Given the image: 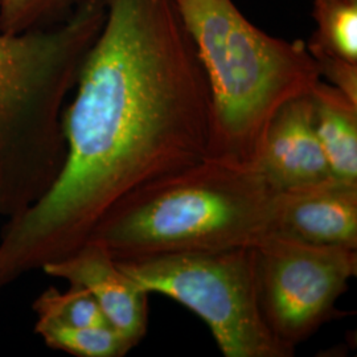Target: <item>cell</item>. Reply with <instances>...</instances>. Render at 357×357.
Wrapping results in <instances>:
<instances>
[{
  "instance_id": "1",
  "label": "cell",
  "mask_w": 357,
  "mask_h": 357,
  "mask_svg": "<svg viewBox=\"0 0 357 357\" xmlns=\"http://www.w3.org/2000/svg\"><path fill=\"white\" fill-rule=\"evenodd\" d=\"M76 86L63 167L0 240V290L73 253L131 193L211 153L209 84L172 0H107Z\"/></svg>"
},
{
  "instance_id": "2",
  "label": "cell",
  "mask_w": 357,
  "mask_h": 357,
  "mask_svg": "<svg viewBox=\"0 0 357 357\" xmlns=\"http://www.w3.org/2000/svg\"><path fill=\"white\" fill-rule=\"evenodd\" d=\"M278 193L258 167L209 155L131 193L89 238L115 261L255 248L274 233Z\"/></svg>"
},
{
  "instance_id": "3",
  "label": "cell",
  "mask_w": 357,
  "mask_h": 357,
  "mask_svg": "<svg viewBox=\"0 0 357 357\" xmlns=\"http://www.w3.org/2000/svg\"><path fill=\"white\" fill-rule=\"evenodd\" d=\"M105 15L106 0H84L59 26L0 31V216L23 213L59 175L65 98Z\"/></svg>"
},
{
  "instance_id": "4",
  "label": "cell",
  "mask_w": 357,
  "mask_h": 357,
  "mask_svg": "<svg viewBox=\"0 0 357 357\" xmlns=\"http://www.w3.org/2000/svg\"><path fill=\"white\" fill-rule=\"evenodd\" d=\"M208 78L211 156L255 166L282 106L310 94L321 79L302 40L270 36L233 0H172Z\"/></svg>"
},
{
  "instance_id": "5",
  "label": "cell",
  "mask_w": 357,
  "mask_h": 357,
  "mask_svg": "<svg viewBox=\"0 0 357 357\" xmlns=\"http://www.w3.org/2000/svg\"><path fill=\"white\" fill-rule=\"evenodd\" d=\"M147 293L163 294L204 320L225 357H293L259 306L255 248L116 261Z\"/></svg>"
},
{
  "instance_id": "6",
  "label": "cell",
  "mask_w": 357,
  "mask_h": 357,
  "mask_svg": "<svg viewBox=\"0 0 357 357\" xmlns=\"http://www.w3.org/2000/svg\"><path fill=\"white\" fill-rule=\"evenodd\" d=\"M258 299L270 330L296 347L332 318L357 274V249L270 233L255 246Z\"/></svg>"
},
{
  "instance_id": "7",
  "label": "cell",
  "mask_w": 357,
  "mask_h": 357,
  "mask_svg": "<svg viewBox=\"0 0 357 357\" xmlns=\"http://www.w3.org/2000/svg\"><path fill=\"white\" fill-rule=\"evenodd\" d=\"M53 278L86 289L101 307L107 323L134 345L149 324V294L118 266L101 241L88 238L73 253L43 265Z\"/></svg>"
},
{
  "instance_id": "8",
  "label": "cell",
  "mask_w": 357,
  "mask_h": 357,
  "mask_svg": "<svg viewBox=\"0 0 357 357\" xmlns=\"http://www.w3.org/2000/svg\"><path fill=\"white\" fill-rule=\"evenodd\" d=\"M274 231L305 243L357 249V181L332 176L280 192Z\"/></svg>"
},
{
  "instance_id": "9",
  "label": "cell",
  "mask_w": 357,
  "mask_h": 357,
  "mask_svg": "<svg viewBox=\"0 0 357 357\" xmlns=\"http://www.w3.org/2000/svg\"><path fill=\"white\" fill-rule=\"evenodd\" d=\"M255 166L278 192L333 176L314 128L311 93L286 103L274 115Z\"/></svg>"
},
{
  "instance_id": "10",
  "label": "cell",
  "mask_w": 357,
  "mask_h": 357,
  "mask_svg": "<svg viewBox=\"0 0 357 357\" xmlns=\"http://www.w3.org/2000/svg\"><path fill=\"white\" fill-rule=\"evenodd\" d=\"M311 100L314 128L332 175L357 181V103L321 79Z\"/></svg>"
},
{
  "instance_id": "11",
  "label": "cell",
  "mask_w": 357,
  "mask_h": 357,
  "mask_svg": "<svg viewBox=\"0 0 357 357\" xmlns=\"http://www.w3.org/2000/svg\"><path fill=\"white\" fill-rule=\"evenodd\" d=\"M317 29L307 43L311 54L357 63V0H311Z\"/></svg>"
},
{
  "instance_id": "12",
  "label": "cell",
  "mask_w": 357,
  "mask_h": 357,
  "mask_svg": "<svg viewBox=\"0 0 357 357\" xmlns=\"http://www.w3.org/2000/svg\"><path fill=\"white\" fill-rule=\"evenodd\" d=\"M35 333L52 349L77 357H123L135 347L109 324L68 327L38 320Z\"/></svg>"
},
{
  "instance_id": "13",
  "label": "cell",
  "mask_w": 357,
  "mask_h": 357,
  "mask_svg": "<svg viewBox=\"0 0 357 357\" xmlns=\"http://www.w3.org/2000/svg\"><path fill=\"white\" fill-rule=\"evenodd\" d=\"M32 308L38 315V320L68 327L109 324L93 295L78 284H69V289L64 293L50 287L38 295Z\"/></svg>"
},
{
  "instance_id": "14",
  "label": "cell",
  "mask_w": 357,
  "mask_h": 357,
  "mask_svg": "<svg viewBox=\"0 0 357 357\" xmlns=\"http://www.w3.org/2000/svg\"><path fill=\"white\" fill-rule=\"evenodd\" d=\"M84 0H0V31L4 33H24L76 8ZM107 1V0H106Z\"/></svg>"
},
{
  "instance_id": "15",
  "label": "cell",
  "mask_w": 357,
  "mask_h": 357,
  "mask_svg": "<svg viewBox=\"0 0 357 357\" xmlns=\"http://www.w3.org/2000/svg\"><path fill=\"white\" fill-rule=\"evenodd\" d=\"M318 65L320 77L357 103V63L330 54H311Z\"/></svg>"
}]
</instances>
